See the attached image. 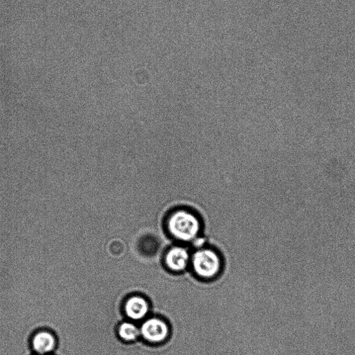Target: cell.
<instances>
[{
  "label": "cell",
  "mask_w": 355,
  "mask_h": 355,
  "mask_svg": "<svg viewBox=\"0 0 355 355\" xmlns=\"http://www.w3.org/2000/svg\"><path fill=\"white\" fill-rule=\"evenodd\" d=\"M167 226L171 234L182 241L194 239L201 230L199 217L186 208L173 211L167 219Z\"/></svg>",
  "instance_id": "1"
},
{
  "label": "cell",
  "mask_w": 355,
  "mask_h": 355,
  "mask_svg": "<svg viewBox=\"0 0 355 355\" xmlns=\"http://www.w3.org/2000/svg\"><path fill=\"white\" fill-rule=\"evenodd\" d=\"M193 265L197 275L205 279H213L222 272L224 261L218 252L206 248L195 253Z\"/></svg>",
  "instance_id": "2"
},
{
  "label": "cell",
  "mask_w": 355,
  "mask_h": 355,
  "mask_svg": "<svg viewBox=\"0 0 355 355\" xmlns=\"http://www.w3.org/2000/svg\"><path fill=\"white\" fill-rule=\"evenodd\" d=\"M58 339L56 334L50 329L41 328L36 331L30 341L34 354H54L57 349Z\"/></svg>",
  "instance_id": "3"
},
{
  "label": "cell",
  "mask_w": 355,
  "mask_h": 355,
  "mask_svg": "<svg viewBox=\"0 0 355 355\" xmlns=\"http://www.w3.org/2000/svg\"><path fill=\"white\" fill-rule=\"evenodd\" d=\"M169 332L166 324L158 319L147 320L141 326L140 334L144 339L153 343L163 341Z\"/></svg>",
  "instance_id": "4"
},
{
  "label": "cell",
  "mask_w": 355,
  "mask_h": 355,
  "mask_svg": "<svg viewBox=\"0 0 355 355\" xmlns=\"http://www.w3.org/2000/svg\"><path fill=\"white\" fill-rule=\"evenodd\" d=\"M190 261L189 251L183 247L172 248L166 254V263L173 271L181 272L186 269Z\"/></svg>",
  "instance_id": "5"
},
{
  "label": "cell",
  "mask_w": 355,
  "mask_h": 355,
  "mask_svg": "<svg viewBox=\"0 0 355 355\" xmlns=\"http://www.w3.org/2000/svg\"><path fill=\"white\" fill-rule=\"evenodd\" d=\"M125 312L130 319L141 320L147 316L149 312V305L143 298L133 297L127 301Z\"/></svg>",
  "instance_id": "6"
},
{
  "label": "cell",
  "mask_w": 355,
  "mask_h": 355,
  "mask_svg": "<svg viewBox=\"0 0 355 355\" xmlns=\"http://www.w3.org/2000/svg\"><path fill=\"white\" fill-rule=\"evenodd\" d=\"M118 333L120 337L126 341L136 340L140 334V329L136 325L129 322H125L120 325Z\"/></svg>",
  "instance_id": "7"
},
{
  "label": "cell",
  "mask_w": 355,
  "mask_h": 355,
  "mask_svg": "<svg viewBox=\"0 0 355 355\" xmlns=\"http://www.w3.org/2000/svg\"><path fill=\"white\" fill-rule=\"evenodd\" d=\"M34 355H36V354H34ZM50 355H54V354H50Z\"/></svg>",
  "instance_id": "8"
}]
</instances>
